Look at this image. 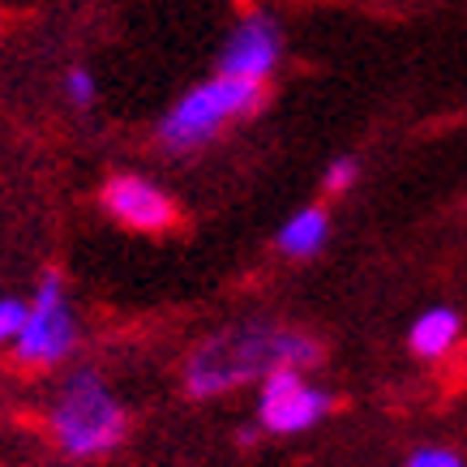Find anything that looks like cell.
Returning <instances> with one entry per match:
<instances>
[{"instance_id":"cell-10","label":"cell","mask_w":467,"mask_h":467,"mask_svg":"<svg viewBox=\"0 0 467 467\" xmlns=\"http://www.w3.org/2000/svg\"><path fill=\"white\" fill-rule=\"evenodd\" d=\"M356 181H360V159L339 155V159H330V163H326V176H322L326 193H348Z\"/></svg>"},{"instance_id":"cell-11","label":"cell","mask_w":467,"mask_h":467,"mask_svg":"<svg viewBox=\"0 0 467 467\" xmlns=\"http://www.w3.org/2000/svg\"><path fill=\"white\" fill-rule=\"evenodd\" d=\"M408 467H467L463 454H454L451 446H416L408 454Z\"/></svg>"},{"instance_id":"cell-5","label":"cell","mask_w":467,"mask_h":467,"mask_svg":"<svg viewBox=\"0 0 467 467\" xmlns=\"http://www.w3.org/2000/svg\"><path fill=\"white\" fill-rule=\"evenodd\" d=\"M335 408V399L309 386L296 365H279L262 378V399H257V425L266 433H305Z\"/></svg>"},{"instance_id":"cell-6","label":"cell","mask_w":467,"mask_h":467,"mask_svg":"<svg viewBox=\"0 0 467 467\" xmlns=\"http://www.w3.org/2000/svg\"><path fill=\"white\" fill-rule=\"evenodd\" d=\"M279 57H284V30H279V22L270 14H249L227 35L223 52H219V73L266 82L275 73V65H279Z\"/></svg>"},{"instance_id":"cell-4","label":"cell","mask_w":467,"mask_h":467,"mask_svg":"<svg viewBox=\"0 0 467 467\" xmlns=\"http://www.w3.org/2000/svg\"><path fill=\"white\" fill-rule=\"evenodd\" d=\"M73 343H78V322H73V309L65 300V284H60V275H47L35 300L26 305V322L14 339V356L22 365L47 368L60 365L73 352Z\"/></svg>"},{"instance_id":"cell-3","label":"cell","mask_w":467,"mask_h":467,"mask_svg":"<svg viewBox=\"0 0 467 467\" xmlns=\"http://www.w3.org/2000/svg\"><path fill=\"white\" fill-rule=\"evenodd\" d=\"M47 420H52L60 451L73 454V459H95V454L116 451L129 433L125 408L112 399V390L103 386L95 368H78L69 382L60 386Z\"/></svg>"},{"instance_id":"cell-8","label":"cell","mask_w":467,"mask_h":467,"mask_svg":"<svg viewBox=\"0 0 467 467\" xmlns=\"http://www.w3.org/2000/svg\"><path fill=\"white\" fill-rule=\"evenodd\" d=\"M459 330H463L459 313L446 309V305H438V309H425L416 322H411L408 343H411V352L420 356V360H438V356H446L454 348Z\"/></svg>"},{"instance_id":"cell-7","label":"cell","mask_w":467,"mask_h":467,"mask_svg":"<svg viewBox=\"0 0 467 467\" xmlns=\"http://www.w3.org/2000/svg\"><path fill=\"white\" fill-rule=\"evenodd\" d=\"M103 206L133 232H163L176 219V202L142 176H112L103 184Z\"/></svg>"},{"instance_id":"cell-9","label":"cell","mask_w":467,"mask_h":467,"mask_svg":"<svg viewBox=\"0 0 467 467\" xmlns=\"http://www.w3.org/2000/svg\"><path fill=\"white\" fill-rule=\"evenodd\" d=\"M326 236H330V219H326L322 206H305L279 227V249L287 257H313L326 249Z\"/></svg>"},{"instance_id":"cell-13","label":"cell","mask_w":467,"mask_h":467,"mask_svg":"<svg viewBox=\"0 0 467 467\" xmlns=\"http://www.w3.org/2000/svg\"><path fill=\"white\" fill-rule=\"evenodd\" d=\"M22 322H26V305L22 300H0V343H14Z\"/></svg>"},{"instance_id":"cell-2","label":"cell","mask_w":467,"mask_h":467,"mask_svg":"<svg viewBox=\"0 0 467 467\" xmlns=\"http://www.w3.org/2000/svg\"><path fill=\"white\" fill-rule=\"evenodd\" d=\"M266 99V86L249 82V78H232L219 73L211 82H198L171 103V112L159 120V146L168 155H193L206 142H214L232 120L254 116Z\"/></svg>"},{"instance_id":"cell-1","label":"cell","mask_w":467,"mask_h":467,"mask_svg":"<svg viewBox=\"0 0 467 467\" xmlns=\"http://www.w3.org/2000/svg\"><path fill=\"white\" fill-rule=\"evenodd\" d=\"M322 360V348L287 326H270V322H249V326H232L223 335H214L189 356L184 365V386L193 399H214L223 390L266 378L270 368L279 365H296L309 368Z\"/></svg>"},{"instance_id":"cell-12","label":"cell","mask_w":467,"mask_h":467,"mask_svg":"<svg viewBox=\"0 0 467 467\" xmlns=\"http://www.w3.org/2000/svg\"><path fill=\"white\" fill-rule=\"evenodd\" d=\"M65 95H69L73 108H90L95 103V78L86 69H69L65 73Z\"/></svg>"}]
</instances>
